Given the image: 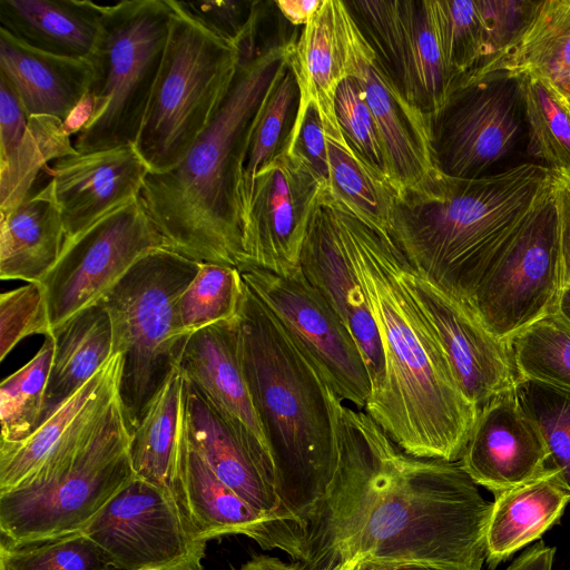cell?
<instances>
[{
    "label": "cell",
    "instance_id": "cell-23",
    "mask_svg": "<svg viewBox=\"0 0 570 570\" xmlns=\"http://www.w3.org/2000/svg\"><path fill=\"white\" fill-rule=\"evenodd\" d=\"M49 171L67 242L138 198L149 168L131 144L61 157Z\"/></svg>",
    "mask_w": 570,
    "mask_h": 570
},
{
    "label": "cell",
    "instance_id": "cell-9",
    "mask_svg": "<svg viewBox=\"0 0 570 570\" xmlns=\"http://www.w3.org/2000/svg\"><path fill=\"white\" fill-rule=\"evenodd\" d=\"M200 262L160 248L139 258L101 302L121 354L119 399L129 432L178 366L187 337L176 327L175 304L198 272Z\"/></svg>",
    "mask_w": 570,
    "mask_h": 570
},
{
    "label": "cell",
    "instance_id": "cell-20",
    "mask_svg": "<svg viewBox=\"0 0 570 570\" xmlns=\"http://www.w3.org/2000/svg\"><path fill=\"white\" fill-rule=\"evenodd\" d=\"M301 269L337 313L361 348L371 380L367 401L374 400L385 381L382 342L341 238L328 189L322 194L313 212L301 254Z\"/></svg>",
    "mask_w": 570,
    "mask_h": 570
},
{
    "label": "cell",
    "instance_id": "cell-15",
    "mask_svg": "<svg viewBox=\"0 0 570 570\" xmlns=\"http://www.w3.org/2000/svg\"><path fill=\"white\" fill-rule=\"evenodd\" d=\"M344 2L394 85L432 120L458 83L443 59L433 0Z\"/></svg>",
    "mask_w": 570,
    "mask_h": 570
},
{
    "label": "cell",
    "instance_id": "cell-31",
    "mask_svg": "<svg viewBox=\"0 0 570 570\" xmlns=\"http://www.w3.org/2000/svg\"><path fill=\"white\" fill-rule=\"evenodd\" d=\"M52 337L55 352L39 424L88 383L114 355L112 324L101 301L53 330Z\"/></svg>",
    "mask_w": 570,
    "mask_h": 570
},
{
    "label": "cell",
    "instance_id": "cell-21",
    "mask_svg": "<svg viewBox=\"0 0 570 570\" xmlns=\"http://www.w3.org/2000/svg\"><path fill=\"white\" fill-rule=\"evenodd\" d=\"M459 462L476 485L493 494L531 481L550 468L548 446L523 410L515 386L479 409Z\"/></svg>",
    "mask_w": 570,
    "mask_h": 570
},
{
    "label": "cell",
    "instance_id": "cell-56",
    "mask_svg": "<svg viewBox=\"0 0 570 570\" xmlns=\"http://www.w3.org/2000/svg\"><path fill=\"white\" fill-rule=\"evenodd\" d=\"M362 560H363L362 557H356L353 560H350V561L336 567L333 570H357Z\"/></svg>",
    "mask_w": 570,
    "mask_h": 570
},
{
    "label": "cell",
    "instance_id": "cell-7",
    "mask_svg": "<svg viewBox=\"0 0 570 570\" xmlns=\"http://www.w3.org/2000/svg\"><path fill=\"white\" fill-rule=\"evenodd\" d=\"M100 31L91 53L88 112L73 147L92 153L135 144L164 58L169 0L100 4Z\"/></svg>",
    "mask_w": 570,
    "mask_h": 570
},
{
    "label": "cell",
    "instance_id": "cell-3",
    "mask_svg": "<svg viewBox=\"0 0 570 570\" xmlns=\"http://www.w3.org/2000/svg\"><path fill=\"white\" fill-rule=\"evenodd\" d=\"M257 24L243 43L229 92L187 156L149 173L140 200L169 249L200 263H243V174L259 109L296 41L264 45Z\"/></svg>",
    "mask_w": 570,
    "mask_h": 570
},
{
    "label": "cell",
    "instance_id": "cell-8",
    "mask_svg": "<svg viewBox=\"0 0 570 570\" xmlns=\"http://www.w3.org/2000/svg\"><path fill=\"white\" fill-rule=\"evenodd\" d=\"M169 3L174 13L164 58L134 144L149 173H165L181 163L209 126L229 92L246 39L238 45L225 41L176 0Z\"/></svg>",
    "mask_w": 570,
    "mask_h": 570
},
{
    "label": "cell",
    "instance_id": "cell-30",
    "mask_svg": "<svg viewBox=\"0 0 570 570\" xmlns=\"http://www.w3.org/2000/svg\"><path fill=\"white\" fill-rule=\"evenodd\" d=\"M101 24L100 3L80 0H0V28L57 56L87 58Z\"/></svg>",
    "mask_w": 570,
    "mask_h": 570
},
{
    "label": "cell",
    "instance_id": "cell-51",
    "mask_svg": "<svg viewBox=\"0 0 570 570\" xmlns=\"http://www.w3.org/2000/svg\"><path fill=\"white\" fill-rule=\"evenodd\" d=\"M556 548L542 541L523 551L505 570H552Z\"/></svg>",
    "mask_w": 570,
    "mask_h": 570
},
{
    "label": "cell",
    "instance_id": "cell-49",
    "mask_svg": "<svg viewBox=\"0 0 570 570\" xmlns=\"http://www.w3.org/2000/svg\"><path fill=\"white\" fill-rule=\"evenodd\" d=\"M29 118L17 92L0 73V161L8 159L22 142Z\"/></svg>",
    "mask_w": 570,
    "mask_h": 570
},
{
    "label": "cell",
    "instance_id": "cell-40",
    "mask_svg": "<svg viewBox=\"0 0 570 570\" xmlns=\"http://www.w3.org/2000/svg\"><path fill=\"white\" fill-rule=\"evenodd\" d=\"M531 163L570 170V109L541 80L523 76Z\"/></svg>",
    "mask_w": 570,
    "mask_h": 570
},
{
    "label": "cell",
    "instance_id": "cell-25",
    "mask_svg": "<svg viewBox=\"0 0 570 570\" xmlns=\"http://www.w3.org/2000/svg\"><path fill=\"white\" fill-rule=\"evenodd\" d=\"M352 19L344 1L323 0L320 10L303 27L291 56L299 88L297 111L314 102L326 135L342 132L335 96L340 83L350 77Z\"/></svg>",
    "mask_w": 570,
    "mask_h": 570
},
{
    "label": "cell",
    "instance_id": "cell-54",
    "mask_svg": "<svg viewBox=\"0 0 570 570\" xmlns=\"http://www.w3.org/2000/svg\"><path fill=\"white\" fill-rule=\"evenodd\" d=\"M553 314L570 326V284L563 285Z\"/></svg>",
    "mask_w": 570,
    "mask_h": 570
},
{
    "label": "cell",
    "instance_id": "cell-47",
    "mask_svg": "<svg viewBox=\"0 0 570 570\" xmlns=\"http://www.w3.org/2000/svg\"><path fill=\"white\" fill-rule=\"evenodd\" d=\"M205 29L234 45L240 43L265 12L259 1H176Z\"/></svg>",
    "mask_w": 570,
    "mask_h": 570
},
{
    "label": "cell",
    "instance_id": "cell-38",
    "mask_svg": "<svg viewBox=\"0 0 570 570\" xmlns=\"http://www.w3.org/2000/svg\"><path fill=\"white\" fill-rule=\"evenodd\" d=\"M55 352L53 337L36 355L0 384L1 441L18 442L38 426Z\"/></svg>",
    "mask_w": 570,
    "mask_h": 570
},
{
    "label": "cell",
    "instance_id": "cell-10",
    "mask_svg": "<svg viewBox=\"0 0 570 570\" xmlns=\"http://www.w3.org/2000/svg\"><path fill=\"white\" fill-rule=\"evenodd\" d=\"M439 169L480 178L531 163L523 76L495 70L459 80L432 117Z\"/></svg>",
    "mask_w": 570,
    "mask_h": 570
},
{
    "label": "cell",
    "instance_id": "cell-2",
    "mask_svg": "<svg viewBox=\"0 0 570 570\" xmlns=\"http://www.w3.org/2000/svg\"><path fill=\"white\" fill-rule=\"evenodd\" d=\"M331 203L337 228L380 332L382 392L364 412L405 453L460 461L479 409L461 391L407 282L409 262L387 233Z\"/></svg>",
    "mask_w": 570,
    "mask_h": 570
},
{
    "label": "cell",
    "instance_id": "cell-33",
    "mask_svg": "<svg viewBox=\"0 0 570 570\" xmlns=\"http://www.w3.org/2000/svg\"><path fill=\"white\" fill-rule=\"evenodd\" d=\"M495 70L538 78L570 109V0H542L519 42L487 73Z\"/></svg>",
    "mask_w": 570,
    "mask_h": 570
},
{
    "label": "cell",
    "instance_id": "cell-53",
    "mask_svg": "<svg viewBox=\"0 0 570 570\" xmlns=\"http://www.w3.org/2000/svg\"><path fill=\"white\" fill-rule=\"evenodd\" d=\"M234 570H306V568L298 561L286 563L279 558L261 554L253 557Z\"/></svg>",
    "mask_w": 570,
    "mask_h": 570
},
{
    "label": "cell",
    "instance_id": "cell-1",
    "mask_svg": "<svg viewBox=\"0 0 570 570\" xmlns=\"http://www.w3.org/2000/svg\"><path fill=\"white\" fill-rule=\"evenodd\" d=\"M338 461L299 534L306 570L419 563L481 570L492 502L460 462L400 449L362 410L337 407Z\"/></svg>",
    "mask_w": 570,
    "mask_h": 570
},
{
    "label": "cell",
    "instance_id": "cell-11",
    "mask_svg": "<svg viewBox=\"0 0 570 570\" xmlns=\"http://www.w3.org/2000/svg\"><path fill=\"white\" fill-rule=\"evenodd\" d=\"M563 287L552 191L481 279L471 306L498 340L553 314Z\"/></svg>",
    "mask_w": 570,
    "mask_h": 570
},
{
    "label": "cell",
    "instance_id": "cell-57",
    "mask_svg": "<svg viewBox=\"0 0 570 570\" xmlns=\"http://www.w3.org/2000/svg\"><path fill=\"white\" fill-rule=\"evenodd\" d=\"M362 561H363V560H362ZM357 570H367V569H366V568H364V567L362 566V562H361V563H360V566H358V569H357Z\"/></svg>",
    "mask_w": 570,
    "mask_h": 570
},
{
    "label": "cell",
    "instance_id": "cell-37",
    "mask_svg": "<svg viewBox=\"0 0 570 570\" xmlns=\"http://www.w3.org/2000/svg\"><path fill=\"white\" fill-rule=\"evenodd\" d=\"M244 289L237 267L200 263L195 277L175 304L178 333L188 337L209 325L236 317Z\"/></svg>",
    "mask_w": 570,
    "mask_h": 570
},
{
    "label": "cell",
    "instance_id": "cell-28",
    "mask_svg": "<svg viewBox=\"0 0 570 570\" xmlns=\"http://www.w3.org/2000/svg\"><path fill=\"white\" fill-rule=\"evenodd\" d=\"M570 491L549 468L538 478L494 494L485 533L491 570L558 524Z\"/></svg>",
    "mask_w": 570,
    "mask_h": 570
},
{
    "label": "cell",
    "instance_id": "cell-42",
    "mask_svg": "<svg viewBox=\"0 0 570 570\" xmlns=\"http://www.w3.org/2000/svg\"><path fill=\"white\" fill-rule=\"evenodd\" d=\"M433 12L445 66L459 82L483 57L485 22L479 1L433 0Z\"/></svg>",
    "mask_w": 570,
    "mask_h": 570
},
{
    "label": "cell",
    "instance_id": "cell-45",
    "mask_svg": "<svg viewBox=\"0 0 570 570\" xmlns=\"http://www.w3.org/2000/svg\"><path fill=\"white\" fill-rule=\"evenodd\" d=\"M335 112L352 148L385 179V164L377 128L364 91L354 77L344 79L336 90Z\"/></svg>",
    "mask_w": 570,
    "mask_h": 570
},
{
    "label": "cell",
    "instance_id": "cell-36",
    "mask_svg": "<svg viewBox=\"0 0 570 570\" xmlns=\"http://www.w3.org/2000/svg\"><path fill=\"white\" fill-rule=\"evenodd\" d=\"M298 105L299 88L289 59L267 94L250 135L243 174V222L252 200L255 177L286 149Z\"/></svg>",
    "mask_w": 570,
    "mask_h": 570
},
{
    "label": "cell",
    "instance_id": "cell-32",
    "mask_svg": "<svg viewBox=\"0 0 570 570\" xmlns=\"http://www.w3.org/2000/svg\"><path fill=\"white\" fill-rule=\"evenodd\" d=\"M185 384L177 366L130 433L129 455L136 476L171 491L185 432Z\"/></svg>",
    "mask_w": 570,
    "mask_h": 570
},
{
    "label": "cell",
    "instance_id": "cell-29",
    "mask_svg": "<svg viewBox=\"0 0 570 570\" xmlns=\"http://www.w3.org/2000/svg\"><path fill=\"white\" fill-rule=\"evenodd\" d=\"M0 217V278L40 283L66 243L49 183Z\"/></svg>",
    "mask_w": 570,
    "mask_h": 570
},
{
    "label": "cell",
    "instance_id": "cell-39",
    "mask_svg": "<svg viewBox=\"0 0 570 570\" xmlns=\"http://www.w3.org/2000/svg\"><path fill=\"white\" fill-rule=\"evenodd\" d=\"M508 345L519 380L570 390V326L557 314L537 321Z\"/></svg>",
    "mask_w": 570,
    "mask_h": 570
},
{
    "label": "cell",
    "instance_id": "cell-5",
    "mask_svg": "<svg viewBox=\"0 0 570 570\" xmlns=\"http://www.w3.org/2000/svg\"><path fill=\"white\" fill-rule=\"evenodd\" d=\"M528 163L480 178L440 171L395 198L389 235L414 272L471 305L484 274L551 193Z\"/></svg>",
    "mask_w": 570,
    "mask_h": 570
},
{
    "label": "cell",
    "instance_id": "cell-12",
    "mask_svg": "<svg viewBox=\"0 0 570 570\" xmlns=\"http://www.w3.org/2000/svg\"><path fill=\"white\" fill-rule=\"evenodd\" d=\"M160 248L168 247L140 197L67 240L40 281L52 332L100 302L139 258Z\"/></svg>",
    "mask_w": 570,
    "mask_h": 570
},
{
    "label": "cell",
    "instance_id": "cell-34",
    "mask_svg": "<svg viewBox=\"0 0 570 570\" xmlns=\"http://www.w3.org/2000/svg\"><path fill=\"white\" fill-rule=\"evenodd\" d=\"M326 145L330 195L366 224L389 234L395 194L387 180L352 148L343 131L326 135Z\"/></svg>",
    "mask_w": 570,
    "mask_h": 570
},
{
    "label": "cell",
    "instance_id": "cell-44",
    "mask_svg": "<svg viewBox=\"0 0 570 570\" xmlns=\"http://www.w3.org/2000/svg\"><path fill=\"white\" fill-rule=\"evenodd\" d=\"M485 22L483 57L475 69L463 76L473 78L490 71L519 42L542 1L478 0Z\"/></svg>",
    "mask_w": 570,
    "mask_h": 570
},
{
    "label": "cell",
    "instance_id": "cell-46",
    "mask_svg": "<svg viewBox=\"0 0 570 570\" xmlns=\"http://www.w3.org/2000/svg\"><path fill=\"white\" fill-rule=\"evenodd\" d=\"M52 335L47 302L40 283H27L0 295V361L23 338Z\"/></svg>",
    "mask_w": 570,
    "mask_h": 570
},
{
    "label": "cell",
    "instance_id": "cell-55",
    "mask_svg": "<svg viewBox=\"0 0 570 570\" xmlns=\"http://www.w3.org/2000/svg\"><path fill=\"white\" fill-rule=\"evenodd\" d=\"M364 560V559H363ZM362 566L367 570H440L434 567H429L419 563H404V564H392V566Z\"/></svg>",
    "mask_w": 570,
    "mask_h": 570
},
{
    "label": "cell",
    "instance_id": "cell-43",
    "mask_svg": "<svg viewBox=\"0 0 570 570\" xmlns=\"http://www.w3.org/2000/svg\"><path fill=\"white\" fill-rule=\"evenodd\" d=\"M0 570H112L82 531L21 547L0 546Z\"/></svg>",
    "mask_w": 570,
    "mask_h": 570
},
{
    "label": "cell",
    "instance_id": "cell-13",
    "mask_svg": "<svg viewBox=\"0 0 570 570\" xmlns=\"http://www.w3.org/2000/svg\"><path fill=\"white\" fill-rule=\"evenodd\" d=\"M82 532L116 570H204L207 541L174 492L137 476Z\"/></svg>",
    "mask_w": 570,
    "mask_h": 570
},
{
    "label": "cell",
    "instance_id": "cell-35",
    "mask_svg": "<svg viewBox=\"0 0 570 570\" xmlns=\"http://www.w3.org/2000/svg\"><path fill=\"white\" fill-rule=\"evenodd\" d=\"M71 130L50 116H31L22 142L0 161V214L8 212L31 191L41 170L50 160L77 154Z\"/></svg>",
    "mask_w": 570,
    "mask_h": 570
},
{
    "label": "cell",
    "instance_id": "cell-27",
    "mask_svg": "<svg viewBox=\"0 0 570 570\" xmlns=\"http://www.w3.org/2000/svg\"><path fill=\"white\" fill-rule=\"evenodd\" d=\"M122 356L114 354L99 372L36 430L18 442H0V493L30 476L88 419L118 395Z\"/></svg>",
    "mask_w": 570,
    "mask_h": 570
},
{
    "label": "cell",
    "instance_id": "cell-26",
    "mask_svg": "<svg viewBox=\"0 0 570 570\" xmlns=\"http://www.w3.org/2000/svg\"><path fill=\"white\" fill-rule=\"evenodd\" d=\"M184 417L188 443L215 474L250 505L281 521L275 480L257 464L230 428L187 379Z\"/></svg>",
    "mask_w": 570,
    "mask_h": 570
},
{
    "label": "cell",
    "instance_id": "cell-48",
    "mask_svg": "<svg viewBox=\"0 0 570 570\" xmlns=\"http://www.w3.org/2000/svg\"><path fill=\"white\" fill-rule=\"evenodd\" d=\"M285 150L306 164L328 187L330 169L326 135L314 102L297 111Z\"/></svg>",
    "mask_w": 570,
    "mask_h": 570
},
{
    "label": "cell",
    "instance_id": "cell-22",
    "mask_svg": "<svg viewBox=\"0 0 570 570\" xmlns=\"http://www.w3.org/2000/svg\"><path fill=\"white\" fill-rule=\"evenodd\" d=\"M173 492L197 535L205 541L245 535L262 549H279L301 562L298 546L284 525L224 483L188 443L185 432L178 452Z\"/></svg>",
    "mask_w": 570,
    "mask_h": 570
},
{
    "label": "cell",
    "instance_id": "cell-4",
    "mask_svg": "<svg viewBox=\"0 0 570 570\" xmlns=\"http://www.w3.org/2000/svg\"><path fill=\"white\" fill-rule=\"evenodd\" d=\"M236 323L239 362L274 460L278 519L299 543L337 468L343 401L245 283Z\"/></svg>",
    "mask_w": 570,
    "mask_h": 570
},
{
    "label": "cell",
    "instance_id": "cell-6",
    "mask_svg": "<svg viewBox=\"0 0 570 570\" xmlns=\"http://www.w3.org/2000/svg\"><path fill=\"white\" fill-rule=\"evenodd\" d=\"M119 394L16 488L0 493V546L81 532L135 478Z\"/></svg>",
    "mask_w": 570,
    "mask_h": 570
},
{
    "label": "cell",
    "instance_id": "cell-19",
    "mask_svg": "<svg viewBox=\"0 0 570 570\" xmlns=\"http://www.w3.org/2000/svg\"><path fill=\"white\" fill-rule=\"evenodd\" d=\"M178 366L276 482L272 452L239 362L236 317L191 333Z\"/></svg>",
    "mask_w": 570,
    "mask_h": 570
},
{
    "label": "cell",
    "instance_id": "cell-50",
    "mask_svg": "<svg viewBox=\"0 0 570 570\" xmlns=\"http://www.w3.org/2000/svg\"><path fill=\"white\" fill-rule=\"evenodd\" d=\"M551 191L558 217L563 285L570 284V170H551Z\"/></svg>",
    "mask_w": 570,
    "mask_h": 570
},
{
    "label": "cell",
    "instance_id": "cell-18",
    "mask_svg": "<svg viewBox=\"0 0 570 570\" xmlns=\"http://www.w3.org/2000/svg\"><path fill=\"white\" fill-rule=\"evenodd\" d=\"M406 282L470 402L480 409L517 385L519 377L508 343L484 327L471 305L417 275L411 265Z\"/></svg>",
    "mask_w": 570,
    "mask_h": 570
},
{
    "label": "cell",
    "instance_id": "cell-52",
    "mask_svg": "<svg viewBox=\"0 0 570 570\" xmlns=\"http://www.w3.org/2000/svg\"><path fill=\"white\" fill-rule=\"evenodd\" d=\"M323 0H277L274 4L293 26L307 24L320 10Z\"/></svg>",
    "mask_w": 570,
    "mask_h": 570
},
{
    "label": "cell",
    "instance_id": "cell-17",
    "mask_svg": "<svg viewBox=\"0 0 570 570\" xmlns=\"http://www.w3.org/2000/svg\"><path fill=\"white\" fill-rule=\"evenodd\" d=\"M350 77L360 82L374 118L385 164V177L401 197L441 170L436 165L432 120L394 85L361 32L350 28Z\"/></svg>",
    "mask_w": 570,
    "mask_h": 570
},
{
    "label": "cell",
    "instance_id": "cell-16",
    "mask_svg": "<svg viewBox=\"0 0 570 570\" xmlns=\"http://www.w3.org/2000/svg\"><path fill=\"white\" fill-rule=\"evenodd\" d=\"M327 189L306 164L286 150L265 165L255 177L243 222L240 265L283 276L298 272L313 212Z\"/></svg>",
    "mask_w": 570,
    "mask_h": 570
},
{
    "label": "cell",
    "instance_id": "cell-24",
    "mask_svg": "<svg viewBox=\"0 0 570 570\" xmlns=\"http://www.w3.org/2000/svg\"><path fill=\"white\" fill-rule=\"evenodd\" d=\"M0 73L12 86L29 117L50 116L67 124L86 102L94 69L88 57L48 53L0 28Z\"/></svg>",
    "mask_w": 570,
    "mask_h": 570
},
{
    "label": "cell",
    "instance_id": "cell-14",
    "mask_svg": "<svg viewBox=\"0 0 570 570\" xmlns=\"http://www.w3.org/2000/svg\"><path fill=\"white\" fill-rule=\"evenodd\" d=\"M237 268L244 283L282 322L337 396L364 411L371 380L362 351L302 269L283 276L248 264Z\"/></svg>",
    "mask_w": 570,
    "mask_h": 570
},
{
    "label": "cell",
    "instance_id": "cell-41",
    "mask_svg": "<svg viewBox=\"0 0 570 570\" xmlns=\"http://www.w3.org/2000/svg\"><path fill=\"white\" fill-rule=\"evenodd\" d=\"M515 392L543 436L550 468L570 491V390L535 380H519Z\"/></svg>",
    "mask_w": 570,
    "mask_h": 570
}]
</instances>
